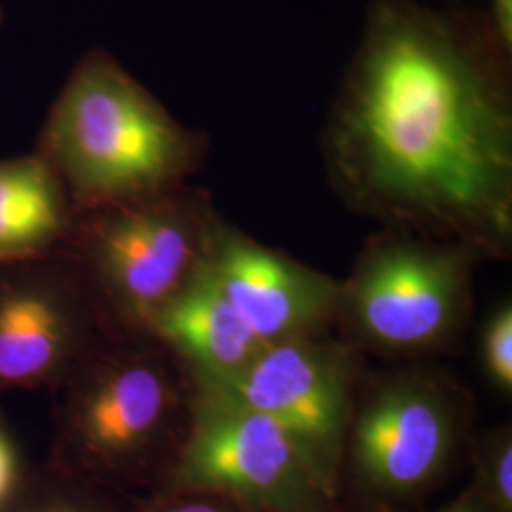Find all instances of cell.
<instances>
[{
    "label": "cell",
    "mask_w": 512,
    "mask_h": 512,
    "mask_svg": "<svg viewBox=\"0 0 512 512\" xmlns=\"http://www.w3.org/2000/svg\"><path fill=\"white\" fill-rule=\"evenodd\" d=\"M323 150L353 211L503 255L512 241V48L488 12L368 0Z\"/></svg>",
    "instance_id": "6da1fadb"
},
{
    "label": "cell",
    "mask_w": 512,
    "mask_h": 512,
    "mask_svg": "<svg viewBox=\"0 0 512 512\" xmlns=\"http://www.w3.org/2000/svg\"><path fill=\"white\" fill-rule=\"evenodd\" d=\"M44 143L74 194L103 209L175 190L207 150L203 133L183 126L105 50L76 63L50 109Z\"/></svg>",
    "instance_id": "7a4b0ae2"
},
{
    "label": "cell",
    "mask_w": 512,
    "mask_h": 512,
    "mask_svg": "<svg viewBox=\"0 0 512 512\" xmlns=\"http://www.w3.org/2000/svg\"><path fill=\"white\" fill-rule=\"evenodd\" d=\"M169 482L256 512H340L338 494L283 427L203 393Z\"/></svg>",
    "instance_id": "3957f363"
},
{
    "label": "cell",
    "mask_w": 512,
    "mask_h": 512,
    "mask_svg": "<svg viewBox=\"0 0 512 512\" xmlns=\"http://www.w3.org/2000/svg\"><path fill=\"white\" fill-rule=\"evenodd\" d=\"M476 251L393 228L370 241L340 306L368 344L395 353L444 346L463 321Z\"/></svg>",
    "instance_id": "277c9868"
},
{
    "label": "cell",
    "mask_w": 512,
    "mask_h": 512,
    "mask_svg": "<svg viewBox=\"0 0 512 512\" xmlns=\"http://www.w3.org/2000/svg\"><path fill=\"white\" fill-rule=\"evenodd\" d=\"M444 384L403 374L378 385L349 423L344 465L378 509H404L435 490L459 446V414Z\"/></svg>",
    "instance_id": "5b68a950"
},
{
    "label": "cell",
    "mask_w": 512,
    "mask_h": 512,
    "mask_svg": "<svg viewBox=\"0 0 512 512\" xmlns=\"http://www.w3.org/2000/svg\"><path fill=\"white\" fill-rule=\"evenodd\" d=\"M353 380L349 351L311 334L266 344L236 374L198 382V393L275 421L340 495L353 418Z\"/></svg>",
    "instance_id": "8992f818"
},
{
    "label": "cell",
    "mask_w": 512,
    "mask_h": 512,
    "mask_svg": "<svg viewBox=\"0 0 512 512\" xmlns=\"http://www.w3.org/2000/svg\"><path fill=\"white\" fill-rule=\"evenodd\" d=\"M105 209L93 228L95 258L112 291L148 321L194 274L215 211L175 190Z\"/></svg>",
    "instance_id": "52a82bcc"
},
{
    "label": "cell",
    "mask_w": 512,
    "mask_h": 512,
    "mask_svg": "<svg viewBox=\"0 0 512 512\" xmlns=\"http://www.w3.org/2000/svg\"><path fill=\"white\" fill-rule=\"evenodd\" d=\"M202 262L264 344L311 336L342 302L338 281L260 245L217 213L209 222Z\"/></svg>",
    "instance_id": "ba28073f"
},
{
    "label": "cell",
    "mask_w": 512,
    "mask_h": 512,
    "mask_svg": "<svg viewBox=\"0 0 512 512\" xmlns=\"http://www.w3.org/2000/svg\"><path fill=\"white\" fill-rule=\"evenodd\" d=\"M148 323L188 361L196 382L236 374L266 346L220 293L202 258L183 289L167 300Z\"/></svg>",
    "instance_id": "9c48e42d"
},
{
    "label": "cell",
    "mask_w": 512,
    "mask_h": 512,
    "mask_svg": "<svg viewBox=\"0 0 512 512\" xmlns=\"http://www.w3.org/2000/svg\"><path fill=\"white\" fill-rule=\"evenodd\" d=\"M173 401L171 384L156 366H114L84 395L78 408V435L93 458L124 463L158 437Z\"/></svg>",
    "instance_id": "30bf717a"
},
{
    "label": "cell",
    "mask_w": 512,
    "mask_h": 512,
    "mask_svg": "<svg viewBox=\"0 0 512 512\" xmlns=\"http://www.w3.org/2000/svg\"><path fill=\"white\" fill-rule=\"evenodd\" d=\"M63 224V202L52 167L27 158L0 164V253L37 245Z\"/></svg>",
    "instance_id": "8fae6325"
},
{
    "label": "cell",
    "mask_w": 512,
    "mask_h": 512,
    "mask_svg": "<svg viewBox=\"0 0 512 512\" xmlns=\"http://www.w3.org/2000/svg\"><path fill=\"white\" fill-rule=\"evenodd\" d=\"M65 319L52 300L16 293L0 300V378L19 382L54 365L65 344Z\"/></svg>",
    "instance_id": "7c38bea8"
},
{
    "label": "cell",
    "mask_w": 512,
    "mask_h": 512,
    "mask_svg": "<svg viewBox=\"0 0 512 512\" xmlns=\"http://www.w3.org/2000/svg\"><path fill=\"white\" fill-rule=\"evenodd\" d=\"M482 512H512V431L484 433L473 452V482L465 490Z\"/></svg>",
    "instance_id": "4fadbf2b"
},
{
    "label": "cell",
    "mask_w": 512,
    "mask_h": 512,
    "mask_svg": "<svg viewBox=\"0 0 512 512\" xmlns=\"http://www.w3.org/2000/svg\"><path fill=\"white\" fill-rule=\"evenodd\" d=\"M480 363L488 382L503 395L512 391V308H495L480 332Z\"/></svg>",
    "instance_id": "5bb4252c"
},
{
    "label": "cell",
    "mask_w": 512,
    "mask_h": 512,
    "mask_svg": "<svg viewBox=\"0 0 512 512\" xmlns=\"http://www.w3.org/2000/svg\"><path fill=\"white\" fill-rule=\"evenodd\" d=\"M152 512H256L222 495L173 490Z\"/></svg>",
    "instance_id": "9a60e30c"
},
{
    "label": "cell",
    "mask_w": 512,
    "mask_h": 512,
    "mask_svg": "<svg viewBox=\"0 0 512 512\" xmlns=\"http://www.w3.org/2000/svg\"><path fill=\"white\" fill-rule=\"evenodd\" d=\"M488 16L499 38L512 48V0H486Z\"/></svg>",
    "instance_id": "2e32d148"
},
{
    "label": "cell",
    "mask_w": 512,
    "mask_h": 512,
    "mask_svg": "<svg viewBox=\"0 0 512 512\" xmlns=\"http://www.w3.org/2000/svg\"><path fill=\"white\" fill-rule=\"evenodd\" d=\"M14 480V456L8 442L0 437V501L10 492Z\"/></svg>",
    "instance_id": "e0dca14e"
},
{
    "label": "cell",
    "mask_w": 512,
    "mask_h": 512,
    "mask_svg": "<svg viewBox=\"0 0 512 512\" xmlns=\"http://www.w3.org/2000/svg\"><path fill=\"white\" fill-rule=\"evenodd\" d=\"M372 512H412L408 511V509H378V511ZM433 512H482L475 505V501L471 499V495L467 494V492H463V494L458 495L452 503H448L446 507H442V509H437V511Z\"/></svg>",
    "instance_id": "ac0fdd59"
},
{
    "label": "cell",
    "mask_w": 512,
    "mask_h": 512,
    "mask_svg": "<svg viewBox=\"0 0 512 512\" xmlns=\"http://www.w3.org/2000/svg\"><path fill=\"white\" fill-rule=\"evenodd\" d=\"M42 512H84V511H80V509H76V507H54V509H50V511H42Z\"/></svg>",
    "instance_id": "d6986e66"
},
{
    "label": "cell",
    "mask_w": 512,
    "mask_h": 512,
    "mask_svg": "<svg viewBox=\"0 0 512 512\" xmlns=\"http://www.w3.org/2000/svg\"><path fill=\"white\" fill-rule=\"evenodd\" d=\"M452 2H458V0H452Z\"/></svg>",
    "instance_id": "ffe728a7"
},
{
    "label": "cell",
    "mask_w": 512,
    "mask_h": 512,
    "mask_svg": "<svg viewBox=\"0 0 512 512\" xmlns=\"http://www.w3.org/2000/svg\"><path fill=\"white\" fill-rule=\"evenodd\" d=\"M0 255H2V253H0Z\"/></svg>",
    "instance_id": "44dd1931"
}]
</instances>
